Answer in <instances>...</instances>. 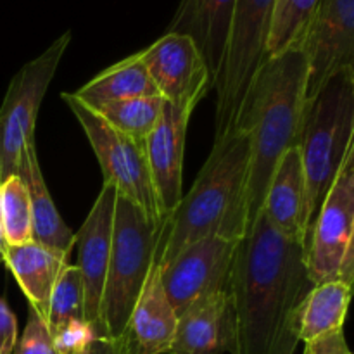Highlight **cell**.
<instances>
[{
	"label": "cell",
	"instance_id": "obj_27",
	"mask_svg": "<svg viewBox=\"0 0 354 354\" xmlns=\"http://www.w3.org/2000/svg\"><path fill=\"white\" fill-rule=\"evenodd\" d=\"M12 354H57L47 322L31 306L28 308L26 327L17 339Z\"/></svg>",
	"mask_w": 354,
	"mask_h": 354
},
{
	"label": "cell",
	"instance_id": "obj_11",
	"mask_svg": "<svg viewBox=\"0 0 354 354\" xmlns=\"http://www.w3.org/2000/svg\"><path fill=\"white\" fill-rule=\"evenodd\" d=\"M301 48L308 61V102L332 75L354 68V0H320Z\"/></svg>",
	"mask_w": 354,
	"mask_h": 354
},
{
	"label": "cell",
	"instance_id": "obj_5",
	"mask_svg": "<svg viewBox=\"0 0 354 354\" xmlns=\"http://www.w3.org/2000/svg\"><path fill=\"white\" fill-rule=\"evenodd\" d=\"M162 223L118 194L114 206L113 242L100 299V328L104 337H127L128 324L138 296L154 268Z\"/></svg>",
	"mask_w": 354,
	"mask_h": 354
},
{
	"label": "cell",
	"instance_id": "obj_6",
	"mask_svg": "<svg viewBox=\"0 0 354 354\" xmlns=\"http://www.w3.org/2000/svg\"><path fill=\"white\" fill-rule=\"evenodd\" d=\"M273 6L275 0H235L225 57L213 83L216 90L214 140L234 128L245 93L266 61Z\"/></svg>",
	"mask_w": 354,
	"mask_h": 354
},
{
	"label": "cell",
	"instance_id": "obj_1",
	"mask_svg": "<svg viewBox=\"0 0 354 354\" xmlns=\"http://www.w3.org/2000/svg\"><path fill=\"white\" fill-rule=\"evenodd\" d=\"M313 286L304 245L283 237L259 213L239 241L228 283L235 310L234 354H294L299 308Z\"/></svg>",
	"mask_w": 354,
	"mask_h": 354
},
{
	"label": "cell",
	"instance_id": "obj_8",
	"mask_svg": "<svg viewBox=\"0 0 354 354\" xmlns=\"http://www.w3.org/2000/svg\"><path fill=\"white\" fill-rule=\"evenodd\" d=\"M61 97L82 124L102 169L104 182L113 183L118 194L140 206L156 223H162L165 220L159 211L154 187L149 175L144 145L137 144L111 127L99 113L80 102L73 93L64 92L61 93Z\"/></svg>",
	"mask_w": 354,
	"mask_h": 354
},
{
	"label": "cell",
	"instance_id": "obj_10",
	"mask_svg": "<svg viewBox=\"0 0 354 354\" xmlns=\"http://www.w3.org/2000/svg\"><path fill=\"white\" fill-rule=\"evenodd\" d=\"M241 239L211 235L194 242L161 270V283L176 317L220 290L228 289Z\"/></svg>",
	"mask_w": 354,
	"mask_h": 354
},
{
	"label": "cell",
	"instance_id": "obj_22",
	"mask_svg": "<svg viewBox=\"0 0 354 354\" xmlns=\"http://www.w3.org/2000/svg\"><path fill=\"white\" fill-rule=\"evenodd\" d=\"M351 294L353 286L339 279L313 286L299 308V341L310 342L341 332L351 303Z\"/></svg>",
	"mask_w": 354,
	"mask_h": 354
},
{
	"label": "cell",
	"instance_id": "obj_13",
	"mask_svg": "<svg viewBox=\"0 0 354 354\" xmlns=\"http://www.w3.org/2000/svg\"><path fill=\"white\" fill-rule=\"evenodd\" d=\"M192 113L165 100L161 118L144 142L149 175L162 220L175 211L183 197V154Z\"/></svg>",
	"mask_w": 354,
	"mask_h": 354
},
{
	"label": "cell",
	"instance_id": "obj_15",
	"mask_svg": "<svg viewBox=\"0 0 354 354\" xmlns=\"http://www.w3.org/2000/svg\"><path fill=\"white\" fill-rule=\"evenodd\" d=\"M235 310L225 289L199 301L178 317L168 354H234Z\"/></svg>",
	"mask_w": 354,
	"mask_h": 354
},
{
	"label": "cell",
	"instance_id": "obj_28",
	"mask_svg": "<svg viewBox=\"0 0 354 354\" xmlns=\"http://www.w3.org/2000/svg\"><path fill=\"white\" fill-rule=\"evenodd\" d=\"M100 337L102 335L99 334V330L85 320L69 322L55 334H52V341H54L57 354H80Z\"/></svg>",
	"mask_w": 354,
	"mask_h": 354
},
{
	"label": "cell",
	"instance_id": "obj_29",
	"mask_svg": "<svg viewBox=\"0 0 354 354\" xmlns=\"http://www.w3.org/2000/svg\"><path fill=\"white\" fill-rule=\"evenodd\" d=\"M17 320L6 299L0 297V354H12L17 342Z\"/></svg>",
	"mask_w": 354,
	"mask_h": 354
},
{
	"label": "cell",
	"instance_id": "obj_25",
	"mask_svg": "<svg viewBox=\"0 0 354 354\" xmlns=\"http://www.w3.org/2000/svg\"><path fill=\"white\" fill-rule=\"evenodd\" d=\"M0 227L6 245H19L33 241L30 196L17 175L0 183Z\"/></svg>",
	"mask_w": 354,
	"mask_h": 354
},
{
	"label": "cell",
	"instance_id": "obj_20",
	"mask_svg": "<svg viewBox=\"0 0 354 354\" xmlns=\"http://www.w3.org/2000/svg\"><path fill=\"white\" fill-rule=\"evenodd\" d=\"M17 176L24 182L30 196L33 241L48 249L69 254L75 248V232L64 223L61 214L55 209V204L41 175L35 140L30 142L21 154Z\"/></svg>",
	"mask_w": 354,
	"mask_h": 354
},
{
	"label": "cell",
	"instance_id": "obj_21",
	"mask_svg": "<svg viewBox=\"0 0 354 354\" xmlns=\"http://www.w3.org/2000/svg\"><path fill=\"white\" fill-rule=\"evenodd\" d=\"M73 95L90 109L95 111L104 104L114 102V100L154 97L159 93L137 52L100 71Z\"/></svg>",
	"mask_w": 354,
	"mask_h": 354
},
{
	"label": "cell",
	"instance_id": "obj_31",
	"mask_svg": "<svg viewBox=\"0 0 354 354\" xmlns=\"http://www.w3.org/2000/svg\"><path fill=\"white\" fill-rule=\"evenodd\" d=\"M80 354H135L130 339H107L100 337L93 341L88 348Z\"/></svg>",
	"mask_w": 354,
	"mask_h": 354
},
{
	"label": "cell",
	"instance_id": "obj_24",
	"mask_svg": "<svg viewBox=\"0 0 354 354\" xmlns=\"http://www.w3.org/2000/svg\"><path fill=\"white\" fill-rule=\"evenodd\" d=\"M320 0H275L266 41V59L301 47L304 31Z\"/></svg>",
	"mask_w": 354,
	"mask_h": 354
},
{
	"label": "cell",
	"instance_id": "obj_26",
	"mask_svg": "<svg viewBox=\"0 0 354 354\" xmlns=\"http://www.w3.org/2000/svg\"><path fill=\"white\" fill-rule=\"evenodd\" d=\"M73 320H85V290L78 266L66 265L52 289L45 322L50 334H55Z\"/></svg>",
	"mask_w": 354,
	"mask_h": 354
},
{
	"label": "cell",
	"instance_id": "obj_16",
	"mask_svg": "<svg viewBox=\"0 0 354 354\" xmlns=\"http://www.w3.org/2000/svg\"><path fill=\"white\" fill-rule=\"evenodd\" d=\"M235 0H180L166 33L192 38L211 76V85L220 73L227 48Z\"/></svg>",
	"mask_w": 354,
	"mask_h": 354
},
{
	"label": "cell",
	"instance_id": "obj_32",
	"mask_svg": "<svg viewBox=\"0 0 354 354\" xmlns=\"http://www.w3.org/2000/svg\"><path fill=\"white\" fill-rule=\"evenodd\" d=\"M3 248H6V242H3L2 227H0V263H3Z\"/></svg>",
	"mask_w": 354,
	"mask_h": 354
},
{
	"label": "cell",
	"instance_id": "obj_30",
	"mask_svg": "<svg viewBox=\"0 0 354 354\" xmlns=\"http://www.w3.org/2000/svg\"><path fill=\"white\" fill-rule=\"evenodd\" d=\"M304 344H306L304 346V354H353L349 351L342 330L315 339V341L304 342Z\"/></svg>",
	"mask_w": 354,
	"mask_h": 354
},
{
	"label": "cell",
	"instance_id": "obj_18",
	"mask_svg": "<svg viewBox=\"0 0 354 354\" xmlns=\"http://www.w3.org/2000/svg\"><path fill=\"white\" fill-rule=\"evenodd\" d=\"M68 258L66 252L48 249L35 241L3 248V263L19 283L30 306L44 320L48 313L52 289L68 265Z\"/></svg>",
	"mask_w": 354,
	"mask_h": 354
},
{
	"label": "cell",
	"instance_id": "obj_12",
	"mask_svg": "<svg viewBox=\"0 0 354 354\" xmlns=\"http://www.w3.org/2000/svg\"><path fill=\"white\" fill-rule=\"evenodd\" d=\"M138 55L159 95L173 106L194 111L213 88L203 55L185 35L165 33Z\"/></svg>",
	"mask_w": 354,
	"mask_h": 354
},
{
	"label": "cell",
	"instance_id": "obj_19",
	"mask_svg": "<svg viewBox=\"0 0 354 354\" xmlns=\"http://www.w3.org/2000/svg\"><path fill=\"white\" fill-rule=\"evenodd\" d=\"M304 171L299 147L280 158L263 201V216L277 232L301 242V213L304 204ZM303 244V242H301Z\"/></svg>",
	"mask_w": 354,
	"mask_h": 354
},
{
	"label": "cell",
	"instance_id": "obj_14",
	"mask_svg": "<svg viewBox=\"0 0 354 354\" xmlns=\"http://www.w3.org/2000/svg\"><path fill=\"white\" fill-rule=\"evenodd\" d=\"M116 197V187L109 182H104L85 223L82 225L78 234H75V244L78 245L76 266L82 273L83 290H85V322L93 325L102 337L100 299H102L104 282L109 265Z\"/></svg>",
	"mask_w": 354,
	"mask_h": 354
},
{
	"label": "cell",
	"instance_id": "obj_4",
	"mask_svg": "<svg viewBox=\"0 0 354 354\" xmlns=\"http://www.w3.org/2000/svg\"><path fill=\"white\" fill-rule=\"evenodd\" d=\"M297 147L306 185L301 242L308 251L318 211L354 147V68L332 75L304 104Z\"/></svg>",
	"mask_w": 354,
	"mask_h": 354
},
{
	"label": "cell",
	"instance_id": "obj_2",
	"mask_svg": "<svg viewBox=\"0 0 354 354\" xmlns=\"http://www.w3.org/2000/svg\"><path fill=\"white\" fill-rule=\"evenodd\" d=\"M308 61L301 47L268 57L256 73L235 124L249 133L245 234L263 209L266 189L280 158L297 147L306 104ZM234 124V127H235Z\"/></svg>",
	"mask_w": 354,
	"mask_h": 354
},
{
	"label": "cell",
	"instance_id": "obj_23",
	"mask_svg": "<svg viewBox=\"0 0 354 354\" xmlns=\"http://www.w3.org/2000/svg\"><path fill=\"white\" fill-rule=\"evenodd\" d=\"M162 107L165 99L161 95L135 97L104 104L95 109V113H99L118 131L144 145L145 138L151 135L161 118Z\"/></svg>",
	"mask_w": 354,
	"mask_h": 354
},
{
	"label": "cell",
	"instance_id": "obj_9",
	"mask_svg": "<svg viewBox=\"0 0 354 354\" xmlns=\"http://www.w3.org/2000/svg\"><path fill=\"white\" fill-rule=\"evenodd\" d=\"M311 282L342 280L354 275V147L348 152L311 228L306 251Z\"/></svg>",
	"mask_w": 354,
	"mask_h": 354
},
{
	"label": "cell",
	"instance_id": "obj_3",
	"mask_svg": "<svg viewBox=\"0 0 354 354\" xmlns=\"http://www.w3.org/2000/svg\"><path fill=\"white\" fill-rule=\"evenodd\" d=\"M249 151V133L239 124L214 140L192 189L162 221L156 268L162 270L178 252L204 237H244Z\"/></svg>",
	"mask_w": 354,
	"mask_h": 354
},
{
	"label": "cell",
	"instance_id": "obj_7",
	"mask_svg": "<svg viewBox=\"0 0 354 354\" xmlns=\"http://www.w3.org/2000/svg\"><path fill=\"white\" fill-rule=\"evenodd\" d=\"M69 41L71 31H64L10 80L0 106V183L17 175L21 154L35 140V124L41 100L68 50Z\"/></svg>",
	"mask_w": 354,
	"mask_h": 354
},
{
	"label": "cell",
	"instance_id": "obj_17",
	"mask_svg": "<svg viewBox=\"0 0 354 354\" xmlns=\"http://www.w3.org/2000/svg\"><path fill=\"white\" fill-rule=\"evenodd\" d=\"M176 325L178 317L162 289L161 270L154 266L128 324L127 335L135 354H168Z\"/></svg>",
	"mask_w": 354,
	"mask_h": 354
}]
</instances>
